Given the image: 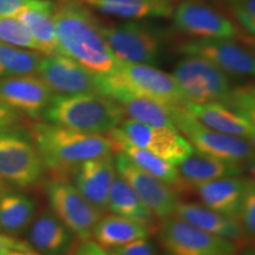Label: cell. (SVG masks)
<instances>
[{"label": "cell", "mask_w": 255, "mask_h": 255, "mask_svg": "<svg viewBox=\"0 0 255 255\" xmlns=\"http://www.w3.org/2000/svg\"><path fill=\"white\" fill-rule=\"evenodd\" d=\"M108 212L121 218L141 223L145 227L152 229L155 233L157 231V218L152 214L148 207L137 196L132 188L120 175H116L111 186Z\"/></svg>", "instance_id": "27"}, {"label": "cell", "mask_w": 255, "mask_h": 255, "mask_svg": "<svg viewBox=\"0 0 255 255\" xmlns=\"http://www.w3.org/2000/svg\"><path fill=\"white\" fill-rule=\"evenodd\" d=\"M43 55L0 41V79L36 73Z\"/></svg>", "instance_id": "30"}, {"label": "cell", "mask_w": 255, "mask_h": 255, "mask_svg": "<svg viewBox=\"0 0 255 255\" xmlns=\"http://www.w3.org/2000/svg\"><path fill=\"white\" fill-rule=\"evenodd\" d=\"M71 255H108V252L98 246L95 241H78Z\"/></svg>", "instance_id": "37"}, {"label": "cell", "mask_w": 255, "mask_h": 255, "mask_svg": "<svg viewBox=\"0 0 255 255\" xmlns=\"http://www.w3.org/2000/svg\"><path fill=\"white\" fill-rule=\"evenodd\" d=\"M2 189V182H1V178H0V190Z\"/></svg>", "instance_id": "44"}, {"label": "cell", "mask_w": 255, "mask_h": 255, "mask_svg": "<svg viewBox=\"0 0 255 255\" xmlns=\"http://www.w3.org/2000/svg\"><path fill=\"white\" fill-rule=\"evenodd\" d=\"M87 7L103 14L124 19L168 18L173 15V4L146 0H77Z\"/></svg>", "instance_id": "28"}, {"label": "cell", "mask_w": 255, "mask_h": 255, "mask_svg": "<svg viewBox=\"0 0 255 255\" xmlns=\"http://www.w3.org/2000/svg\"><path fill=\"white\" fill-rule=\"evenodd\" d=\"M229 14L237 21L238 27L254 38L255 34V0H222Z\"/></svg>", "instance_id": "33"}, {"label": "cell", "mask_w": 255, "mask_h": 255, "mask_svg": "<svg viewBox=\"0 0 255 255\" xmlns=\"http://www.w3.org/2000/svg\"><path fill=\"white\" fill-rule=\"evenodd\" d=\"M184 108L197 122L213 131L241 137L254 142L255 122L233 113L221 104H186Z\"/></svg>", "instance_id": "23"}, {"label": "cell", "mask_w": 255, "mask_h": 255, "mask_svg": "<svg viewBox=\"0 0 255 255\" xmlns=\"http://www.w3.org/2000/svg\"><path fill=\"white\" fill-rule=\"evenodd\" d=\"M117 103L129 120L146 126L176 129L171 120V107L138 96H127Z\"/></svg>", "instance_id": "29"}, {"label": "cell", "mask_w": 255, "mask_h": 255, "mask_svg": "<svg viewBox=\"0 0 255 255\" xmlns=\"http://www.w3.org/2000/svg\"><path fill=\"white\" fill-rule=\"evenodd\" d=\"M111 252L117 255H158V251L155 244L148 239H139L130 244L116 247Z\"/></svg>", "instance_id": "35"}, {"label": "cell", "mask_w": 255, "mask_h": 255, "mask_svg": "<svg viewBox=\"0 0 255 255\" xmlns=\"http://www.w3.org/2000/svg\"><path fill=\"white\" fill-rule=\"evenodd\" d=\"M114 163L120 176L127 181L156 218L162 220L175 214L181 197L173 188L142 170L121 152L114 157Z\"/></svg>", "instance_id": "13"}, {"label": "cell", "mask_w": 255, "mask_h": 255, "mask_svg": "<svg viewBox=\"0 0 255 255\" xmlns=\"http://www.w3.org/2000/svg\"><path fill=\"white\" fill-rule=\"evenodd\" d=\"M152 234H155L152 229L141 223L114 214L102 216L92 231L95 242L105 251H111L139 239H148Z\"/></svg>", "instance_id": "26"}, {"label": "cell", "mask_w": 255, "mask_h": 255, "mask_svg": "<svg viewBox=\"0 0 255 255\" xmlns=\"http://www.w3.org/2000/svg\"><path fill=\"white\" fill-rule=\"evenodd\" d=\"M53 96L37 73L0 79V102L33 120L40 119Z\"/></svg>", "instance_id": "16"}, {"label": "cell", "mask_w": 255, "mask_h": 255, "mask_svg": "<svg viewBox=\"0 0 255 255\" xmlns=\"http://www.w3.org/2000/svg\"><path fill=\"white\" fill-rule=\"evenodd\" d=\"M7 255H40V254L37 253L34 250H32L31 246H28L25 248H19V250L11 251Z\"/></svg>", "instance_id": "40"}, {"label": "cell", "mask_w": 255, "mask_h": 255, "mask_svg": "<svg viewBox=\"0 0 255 255\" xmlns=\"http://www.w3.org/2000/svg\"><path fill=\"white\" fill-rule=\"evenodd\" d=\"M108 137H109L111 144H113L114 152H116V154L121 152V154L126 155L133 164L141 168L142 170L146 171V173L152 175L161 182L173 188L180 197L188 195L189 191L193 190L181 178L177 168L175 165L150 154L149 151H145L138 148V146L133 145L123 136L120 128L111 130L108 133Z\"/></svg>", "instance_id": "19"}, {"label": "cell", "mask_w": 255, "mask_h": 255, "mask_svg": "<svg viewBox=\"0 0 255 255\" xmlns=\"http://www.w3.org/2000/svg\"><path fill=\"white\" fill-rule=\"evenodd\" d=\"M174 215L210 235L235 242L238 246L250 242L245 237L244 229L239 220L220 214L203 206L202 203L181 201Z\"/></svg>", "instance_id": "21"}, {"label": "cell", "mask_w": 255, "mask_h": 255, "mask_svg": "<svg viewBox=\"0 0 255 255\" xmlns=\"http://www.w3.org/2000/svg\"><path fill=\"white\" fill-rule=\"evenodd\" d=\"M239 222L244 229L247 241L253 242L255 238V187L247 194L239 216Z\"/></svg>", "instance_id": "34"}, {"label": "cell", "mask_w": 255, "mask_h": 255, "mask_svg": "<svg viewBox=\"0 0 255 255\" xmlns=\"http://www.w3.org/2000/svg\"><path fill=\"white\" fill-rule=\"evenodd\" d=\"M108 255H117V254H116V253H114V252L109 251V252H108Z\"/></svg>", "instance_id": "42"}, {"label": "cell", "mask_w": 255, "mask_h": 255, "mask_svg": "<svg viewBox=\"0 0 255 255\" xmlns=\"http://www.w3.org/2000/svg\"><path fill=\"white\" fill-rule=\"evenodd\" d=\"M119 128L123 136L133 145L175 167L194 152L190 143L176 129L146 126L131 120H124Z\"/></svg>", "instance_id": "14"}, {"label": "cell", "mask_w": 255, "mask_h": 255, "mask_svg": "<svg viewBox=\"0 0 255 255\" xmlns=\"http://www.w3.org/2000/svg\"><path fill=\"white\" fill-rule=\"evenodd\" d=\"M36 73L53 94L60 96L100 95L98 76L69 57L62 55L43 57Z\"/></svg>", "instance_id": "15"}, {"label": "cell", "mask_w": 255, "mask_h": 255, "mask_svg": "<svg viewBox=\"0 0 255 255\" xmlns=\"http://www.w3.org/2000/svg\"><path fill=\"white\" fill-rule=\"evenodd\" d=\"M45 173L43 159L31 136L8 129L0 131V178L13 187L28 188Z\"/></svg>", "instance_id": "7"}, {"label": "cell", "mask_w": 255, "mask_h": 255, "mask_svg": "<svg viewBox=\"0 0 255 255\" xmlns=\"http://www.w3.org/2000/svg\"><path fill=\"white\" fill-rule=\"evenodd\" d=\"M30 245L25 241H20L18 239L8 237V235L0 233V255H7L9 252L19 248L28 247Z\"/></svg>", "instance_id": "38"}, {"label": "cell", "mask_w": 255, "mask_h": 255, "mask_svg": "<svg viewBox=\"0 0 255 255\" xmlns=\"http://www.w3.org/2000/svg\"><path fill=\"white\" fill-rule=\"evenodd\" d=\"M173 18L178 31L197 39L251 40L228 15L206 0H181L174 7Z\"/></svg>", "instance_id": "9"}, {"label": "cell", "mask_w": 255, "mask_h": 255, "mask_svg": "<svg viewBox=\"0 0 255 255\" xmlns=\"http://www.w3.org/2000/svg\"><path fill=\"white\" fill-rule=\"evenodd\" d=\"M27 244L40 255H71L76 235L50 210L40 213L28 227Z\"/></svg>", "instance_id": "20"}, {"label": "cell", "mask_w": 255, "mask_h": 255, "mask_svg": "<svg viewBox=\"0 0 255 255\" xmlns=\"http://www.w3.org/2000/svg\"><path fill=\"white\" fill-rule=\"evenodd\" d=\"M44 190L51 212L79 241L90 240L96 223L103 214L88 202L66 177L51 176Z\"/></svg>", "instance_id": "10"}, {"label": "cell", "mask_w": 255, "mask_h": 255, "mask_svg": "<svg viewBox=\"0 0 255 255\" xmlns=\"http://www.w3.org/2000/svg\"><path fill=\"white\" fill-rule=\"evenodd\" d=\"M173 77L186 104L220 103L232 89L227 73L199 57L180 60Z\"/></svg>", "instance_id": "11"}, {"label": "cell", "mask_w": 255, "mask_h": 255, "mask_svg": "<svg viewBox=\"0 0 255 255\" xmlns=\"http://www.w3.org/2000/svg\"><path fill=\"white\" fill-rule=\"evenodd\" d=\"M37 203L19 190H0V232L18 237L27 231L36 218Z\"/></svg>", "instance_id": "25"}, {"label": "cell", "mask_w": 255, "mask_h": 255, "mask_svg": "<svg viewBox=\"0 0 255 255\" xmlns=\"http://www.w3.org/2000/svg\"><path fill=\"white\" fill-rule=\"evenodd\" d=\"M31 138L51 176L68 177L83 162L114 154L108 136L75 131L46 122L31 127Z\"/></svg>", "instance_id": "2"}, {"label": "cell", "mask_w": 255, "mask_h": 255, "mask_svg": "<svg viewBox=\"0 0 255 255\" xmlns=\"http://www.w3.org/2000/svg\"><path fill=\"white\" fill-rule=\"evenodd\" d=\"M158 242L168 255H237L235 242L201 231L176 215L159 220Z\"/></svg>", "instance_id": "8"}, {"label": "cell", "mask_w": 255, "mask_h": 255, "mask_svg": "<svg viewBox=\"0 0 255 255\" xmlns=\"http://www.w3.org/2000/svg\"><path fill=\"white\" fill-rule=\"evenodd\" d=\"M254 188L251 177H225L193 188L203 206L228 218L239 220L247 194Z\"/></svg>", "instance_id": "18"}, {"label": "cell", "mask_w": 255, "mask_h": 255, "mask_svg": "<svg viewBox=\"0 0 255 255\" xmlns=\"http://www.w3.org/2000/svg\"><path fill=\"white\" fill-rule=\"evenodd\" d=\"M56 4L45 0H33L19 9L14 17L25 25L36 41L38 52L47 56L59 55L56 24L53 19Z\"/></svg>", "instance_id": "22"}, {"label": "cell", "mask_w": 255, "mask_h": 255, "mask_svg": "<svg viewBox=\"0 0 255 255\" xmlns=\"http://www.w3.org/2000/svg\"><path fill=\"white\" fill-rule=\"evenodd\" d=\"M20 121V115L0 102V131L13 129Z\"/></svg>", "instance_id": "36"}, {"label": "cell", "mask_w": 255, "mask_h": 255, "mask_svg": "<svg viewBox=\"0 0 255 255\" xmlns=\"http://www.w3.org/2000/svg\"><path fill=\"white\" fill-rule=\"evenodd\" d=\"M171 120L195 152L234 163H254L253 141L213 131L197 122L184 105L171 107Z\"/></svg>", "instance_id": "5"}, {"label": "cell", "mask_w": 255, "mask_h": 255, "mask_svg": "<svg viewBox=\"0 0 255 255\" xmlns=\"http://www.w3.org/2000/svg\"><path fill=\"white\" fill-rule=\"evenodd\" d=\"M101 32L114 57L120 63L154 64L163 47V33L145 23L101 24Z\"/></svg>", "instance_id": "6"}, {"label": "cell", "mask_w": 255, "mask_h": 255, "mask_svg": "<svg viewBox=\"0 0 255 255\" xmlns=\"http://www.w3.org/2000/svg\"><path fill=\"white\" fill-rule=\"evenodd\" d=\"M41 119L75 131L105 135L121 126L126 114L116 101L103 95H55Z\"/></svg>", "instance_id": "3"}, {"label": "cell", "mask_w": 255, "mask_h": 255, "mask_svg": "<svg viewBox=\"0 0 255 255\" xmlns=\"http://www.w3.org/2000/svg\"><path fill=\"white\" fill-rule=\"evenodd\" d=\"M164 255H168V254H164Z\"/></svg>", "instance_id": "45"}, {"label": "cell", "mask_w": 255, "mask_h": 255, "mask_svg": "<svg viewBox=\"0 0 255 255\" xmlns=\"http://www.w3.org/2000/svg\"><path fill=\"white\" fill-rule=\"evenodd\" d=\"M177 51L187 57H199L233 77H252L255 72L254 55L239 41L194 39L180 44Z\"/></svg>", "instance_id": "12"}, {"label": "cell", "mask_w": 255, "mask_h": 255, "mask_svg": "<svg viewBox=\"0 0 255 255\" xmlns=\"http://www.w3.org/2000/svg\"><path fill=\"white\" fill-rule=\"evenodd\" d=\"M114 156L94 158L78 164L70 171L68 180L98 212H108L111 186L116 177Z\"/></svg>", "instance_id": "17"}, {"label": "cell", "mask_w": 255, "mask_h": 255, "mask_svg": "<svg viewBox=\"0 0 255 255\" xmlns=\"http://www.w3.org/2000/svg\"><path fill=\"white\" fill-rule=\"evenodd\" d=\"M33 0H0V15H15V13Z\"/></svg>", "instance_id": "39"}, {"label": "cell", "mask_w": 255, "mask_h": 255, "mask_svg": "<svg viewBox=\"0 0 255 255\" xmlns=\"http://www.w3.org/2000/svg\"><path fill=\"white\" fill-rule=\"evenodd\" d=\"M251 165H253V163H234V162L223 161L194 151L184 161L176 165V168L181 178L193 189L197 184L209 182V181L241 176L246 169L251 168Z\"/></svg>", "instance_id": "24"}, {"label": "cell", "mask_w": 255, "mask_h": 255, "mask_svg": "<svg viewBox=\"0 0 255 255\" xmlns=\"http://www.w3.org/2000/svg\"><path fill=\"white\" fill-rule=\"evenodd\" d=\"M98 87L100 95L116 102L138 96L168 107L186 105L173 76L148 64L120 63L114 72L98 76Z\"/></svg>", "instance_id": "4"}, {"label": "cell", "mask_w": 255, "mask_h": 255, "mask_svg": "<svg viewBox=\"0 0 255 255\" xmlns=\"http://www.w3.org/2000/svg\"><path fill=\"white\" fill-rule=\"evenodd\" d=\"M219 104L252 122H255V91L253 84L232 88Z\"/></svg>", "instance_id": "32"}, {"label": "cell", "mask_w": 255, "mask_h": 255, "mask_svg": "<svg viewBox=\"0 0 255 255\" xmlns=\"http://www.w3.org/2000/svg\"><path fill=\"white\" fill-rule=\"evenodd\" d=\"M146 1H155V2H169V4H173L175 0H146Z\"/></svg>", "instance_id": "41"}, {"label": "cell", "mask_w": 255, "mask_h": 255, "mask_svg": "<svg viewBox=\"0 0 255 255\" xmlns=\"http://www.w3.org/2000/svg\"><path fill=\"white\" fill-rule=\"evenodd\" d=\"M0 41L19 49L38 52V46L31 33L14 15H0Z\"/></svg>", "instance_id": "31"}, {"label": "cell", "mask_w": 255, "mask_h": 255, "mask_svg": "<svg viewBox=\"0 0 255 255\" xmlns=\"http://www.w3.org/2000/svg\"><path fill=\"white\" fill-rule=\"evenodd\" d=\"M45 1H52V0H45ZM57 1H69V0H57Z\"/></svg>", "instance_id": "43"}, {"label": "cell", "mask_w": 255, "mask_h": 255, "mask_svg": "<svg viewBox=\"0 0 255 255\" xmlns=\"http://www.w3.org/2000/svg\"><path fill=\"white\" fill-rule=\"evenodd\" d=\"M59 55L69 57L94 75L114 72L120 62L104 40L101 23L77 0L57 5L53 12Z\"/></svg>", "instance_id": "1"}]
</instances>
